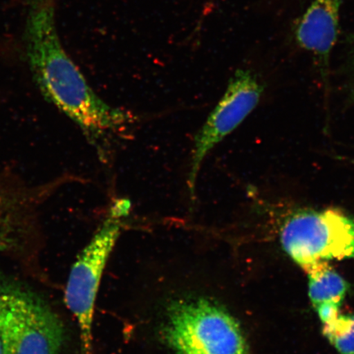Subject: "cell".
Returning <instances> with one entry per match:
<instances>
[{
    "label": "cell",
    "instance_id": "obj_1",
    "mask_svg": "<svg viewBox=\"0 0 354 354\" xmlns=\"http://www.w3.org/2000/svg\"><path fill=\"white\" fill-rule=\"evenodd\" d=\"M25 35L30 73L44 98L76 124L105 160L110 139L125 131L134 117L96 95L66 52L57 26H35Z\"/></svg>",
    "mask_w": 354,
    "mask_h": 354
},
{
    "label": "cell",
    "instance_id": "obj_2",
    "mask_svg": "<svg viewBox=\"0 0 354 354\" xmlns=\"http://www.w3.org/2000/svg\"><path fill=\"white\" fill-rule=\"evenodd\" d=\"M162 335L176 354H250L236 318L207 299H183L172 304Z\"/></svg>",
    "mask_w": 354,
    "mask_h": 354
},
{
    "label": "cell",
    "instance_id": "obj_3",
    "mask_svg": "<svg viewBox=\"0 0 354 354\" xmlns=\"http://www.w3.org/2000/svg\"><path fill=\"white\" fill-rule=\"evenodd\" d=\"M63 322L37 295L19 288L0 289V344L3 354H62Z\"/></svg>",
    "mask_w": 354,
    "mask_h": 354
},
{
    "label": "cell",
    "instance_id": "obj_4",
    "mask_svg": "<svg viewBox=\"0 0 354 354\" xmlns=\"http://www.w3.org/2000/svg\"><path fill=\"white\" fill-rule=\"evenodd\" d=\"M280 240L304 271L317 263L354 259V216L334 209L296 210L283 221Z\"/></svg>",
    "mask_w": 354,
    "mask_h": 354
},
{
    "label": "cell",
    "instance_id": "obj_5",
    "mask_svg": "<svg viewBox=\"0 0 354 354\" xmlns=\"http://www.w3.org/2000/svg\"><path fill=\"white\" fill-rule=\"evenodd\" d=\"M121 231L122 216L109 212L108 218L80 253L69 273L64 300L77 322L82 354H91L92 351L97 295L106 265Z\"/></svg>",
    "mask_w": 354,
    "mask_h": 354
},
{
    "label": "cell",
    "instance_id": "obj_6",
    "mask_svg": "<svg viewBox=\"0 0 354 354\" xmlns=\"http://www.w3.org/2000/svg\"><path fill=\"white\" fill-rule=\"evenodd\" d=\"M263 92L262 84L250 70L239 69L230 79L223 98L194 138L187 179L192 198L207 155L249 116L259 103Z\"/></svg>",
    "mask_w": 354,
    "mask_h": 354
},
{
    "label": "cell",
    "instance_id": "obj_7",
    "mask_svg": "<svg viewBox=\"0 0 354 354\" xmlns=\"http://www.w3.org/2000/svg\"><path fill=\"white\" fill-rule=\"evenodd\" d=\"M77 180L76 176L64 174L46 183L32 184L12 171L0 172V251L6 249L12 234L28 220L35 207Z\"/></svg>",
    "mask_w": 354,
    "mask_h": 354
},
{
    "label": "cell",
    "instance_id": "obj_8",
    "mask_svg": "<svg viewBox=\"0 0 354 354\" xmlns=\"http://www.w3.org/2000/svg\"><path fill=\"white\" fill-rule=\"evenodd\" d=\"M342 0H313L295 29L299 46L320 65L326 81L332 50L337 41Z\"/></svg>",
    "mask_w": 354,
    "mask_h": 354
},
{
    "label": "cell",
    "instance_id": "obj_9",
    "mask_svg": "<svg viewBox=\"0 0 354 354\" xmlns=\"http://www.w3.org/2000/svg\"><path fill=\"white\" fill-rule=\"evenodd\" d=\"M308 277V296L314 308L325 302L342 304L348 284L328 262H320L305 270Z\"/></svg>",
    "mask_w": 354,
    "mask_h": 354
},
{
    "label": "cell",
    "instance_id": "obj_10",
    "mask_svg": "<svg viewBox=\"0 0 354 354\" xmlns=\"http://www.w3.org/2000/svg\"><path fill=\"white\" fill-rule=\"evenodd\" d=\"M323 334L340 354H354V315H339L324 325Z\"/></svg>",
    "mask_w": 354,
    "mask_h": 354
},
{
    "label": "cell",
    "instance_id": "obj_11",
    "mask_svg": "<svg viewBox=\"0 0 354 354\" xmlns=\"http://www.w3.org/2000/svg\"><path fill=\"white\" fill-rule=\"evenodd\" d=\"M342 304L336 302H325L315 307L317 315L323 324H329L339 315V308Z\"/></svg>",
    "mask_w": 354,
    "mask_h": 354
},
{
    "label": "cell",
    "instance_id": "obj_12",
    "mask_svg": "<svg viewBox=\"0 0 354 354\" xmlns=\"http://www.w3.org/2000/svg\"><path fill=\"white\" fill-rule=\"evenodd\" d=\"M352 46H353V55H354V35H353V37L352 39Z\"/></svg>",
    "mask_w": 354,
    "mask_h": 354
},
{
    "label": "cell",
    "instance_id": "obj_13",
    "mask_svg": "<svg viewBox=\"0 0 354 354\" xmlns=\"http://www.w3.org/2000/svg\"><path fill=\"white\" fill-rule=\"evenodd\" d=\"M0 354H3V349L1 347V344H0Z\"/></svg>",
    "mask_w": 354,
    "mask_h": 354
}]
</instances>
